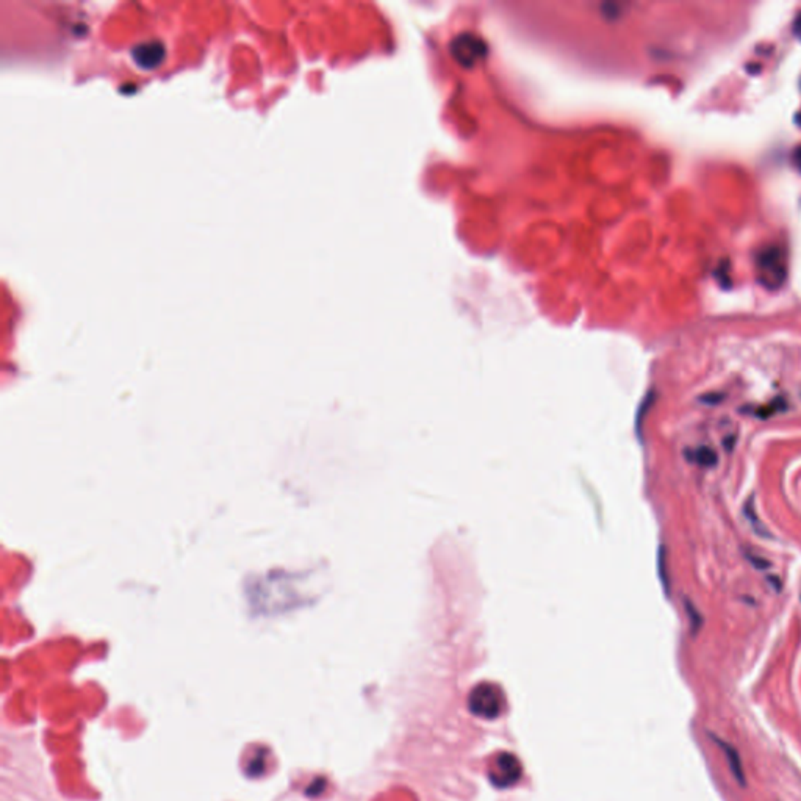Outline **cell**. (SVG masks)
<instances>
[{
  "instance_id": "cell-6",
  "label": "cell",
  "mask_w": 801,
  "mask_h": 801,
  "mask_svg": "<svg viewBox=\"0 0 801 801\" xmlns=\"http://www.w3.org/2000/svg\"><path fill=\"white\" fill-rule=\"evenodd\" d=\"M743 513H745V517L748 518V522H750V524H751V528H753V531L756 532L757 535H761V537H772V535L768 534V531H767L766 526H762V524H761L759 518H757V515H756L755 504H753V498H750V499H748V503L745 504Z\"/></svg>"
},
{
  "instance_id": "cell-7",
  "label": "cell",
  "mask_w": 801,
  "mask_h": 801,
  "mask_svg": "<svg viewBox=\"0 0 801 801\" xmlns=\"http://www.w3.org/2000/svg\"><path fill=\"white\" fill-rule=\"evenodd\" d=\"M692 460L701 465V467L711 468L717 465V454H715V451L709 448V446H701V448L692 452Z\"/></svg>"
},
{
  "instance_id": "cell-4",
  "label": "cell",
  "mask_w": 801,
  "mask_h": 801,
  "mask_svg": "<svg viewBox=\"0 0 801 801\" xmlns=\"http://www.w3.org/2000/svg\"><path fill=\"white\" fill-rule=\"evenodd\" d=\"M451 52L457 60V63L463 66H473L479 60L484 58L487 47L484 40L472 33H463L454 38L451 44Z\"/></svg>"
},
{
  "instance_id": "cell-2",
  "label": "cell",
  "mask_w": 801,
  "mask_h": 801,
  "mask_svg": "<svg viewBox=\"0 0 801 801\" xmlns=\"http://www.w3.org/2000/svg\"><path fill=\"white\" fill-rule=\"evenodd\" d=\"M756 266L759 280L767 288L773 290L784 282L787 274L786 254L778 246H768L756 257Z\"/></svg>"
},
{
  "instance_id": "cell-3",
  "label": "cell",
  "mask_w": 801,
  "mask_h": 801,
  "mask_svg": "<svg viewBox=\"0 0 801 801\" xmlns=\"http://www.w3.org/2000/svg\"><path fill=\"white\" fill-rule=\"evenodd\" d=\"M523 767L518 757L512 753H499L490 766V780L497 787H510L522 778Z\"/></svg>"
},
{
  "instance_id": "cell-5",
  "label": "cell",
  "mask_w": 801,
  "mask_h": 801,
  "mask_svg": "<svg viewBox=\"0 0 801 801\" xmlns=\"http://www.w3.org/2000/svg\"><path fill=\"white\" fill-rule=\"evenodd\" d=\"M712 741L718 745L720 750L723 751V755L727 761V766H730V770L734 778L739 782L741 786H747V780H745V772H743V764H742V757L739 755V751L732 747L731 743H727L725 741H721L717 736H712Z\"/></svg>"
},
{
  "instance_id": "cell-10",
  "label": "cell",
  "mask_w": 801,
  "mask_h": 801,
  "mask_svg": "<svg viewBox=\"0 0 801 801\" xmlns=\"http://www.w3.org/2000/svg\"><path fill=\"white\" fill-rule=\"evenodd\" d=\"M793 163L797 164V168L801 171V146H800V148H797V150H795V154H793Z\"/></svg>"
},
{
  "instance_id": "cell-8",
  "label": "cell",
  "mask_w": 801,
  "mask_h": 801,
  "mask_svg": "<svg viewBox=\"0 0 801 801\" xmlns=\"http://www.w3.org/2000/svg\"><path fill=\"white\" fill-rule=\"evenodd\" d=\"M686 608H687V614L690 615V621H692V629H694V634H695L696 631H698V628L701 626V615L696 612L695 608L690 603L686 604Z\"/></svg>"
},
{
  "instance_id": "cell-1",
  "label": "cell",
  "mask_w": 801,
  "mask_h": 801,
  "mask_svg": "<svg viewBox=\"0 0 801 801\" xmlns=\"http://www.w3.org/2000/svg\"><path fill=\"white\" fill-rule=\"evenodd\" d=\"M506 696L498 686L484 682L476 686L468 696V707L476 717L493 720L504 711Z\"/></svg>"
},
{
  "instance_id": "cell-9",
  "label": "cell",
  "mask_w": 801,
  "mask_h": 801,
  "mask_svg": "<svg viewBox=\"0 0 801 801\" xmlns=\"http://www.w3.org/2000/svg\"><path fill=\"white\" fill-rule=\"evenodd\" d=\"M793 32H795V35H797L798 38L801 40V13L798 15V17H797V19H795V22H793Z\"/></svg>"
}]
</instances>
